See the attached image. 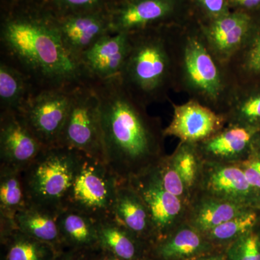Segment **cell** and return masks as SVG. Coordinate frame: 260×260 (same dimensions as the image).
<instances>
[{"label": "cell", "mask_w": 260, "mask_h": 260, "mask_svg": "<svg viewBox=\"0 0 260 260\" xmlns=\"http://www.w3.org/2000/svg\"><path fill=\"white\" fill-rule=\"evenodd\" d=\"M99 103L104 162L121 181L155 167L165 153L160 117L150 115L119 78L89 80Z\"/></svg>", "instance_id": "cell-1"}, {"label": "cell", "mask_w": 260, "mask_h": 260, "mask_svg": "<svg viewBox=\"0 0 260 260\" xmlns=\"http://www.w3.org/2000/svg\"><path fill=\"white\" fill-rule=\"evenodd\" d=\"M0 45L1 60L23 72L36 90L73 89L88 82L65 47L51 8L28 5L8 13Z\"/></svg>", "instance_id": "cell-2"}, {"label": "cell", "mask_w": 260, "mask_h": 260, "mask_svg": "<svg viewBox=\"0 0 260 260\" xmlns=\"http://www.w3.org/2000/svg\"><path fill=\"white\" fill-rule=\"evenodd\" d=\"M176 25L153 27L129 34V53L119 80L147 107L169 101V93L175 88Z\"/></svg>", "instance_id": "cell-3"}, {"label": "cell", "mask_w": 260, "mask_h": 260, "mask_svg": "<svg viewBox=\"0 0 260 260\" xmlns=\"http://www.w3.org/2000/svg\"><path fill=\"white\" fill-rule=\"evenodd\" d=\"M174 42V91L185 93L189 99L222 114L232 88L223 68L208 50L198 22L176 25Z\"/></svg>", "instance_id": "cell-4"}, {"label": "cell", "mask_w": 260, "mask_h": 260, "mask_svg": "<svg viewBox=\"0 0 260 260\" xmlns=\"http://www.w3.org/2000/svg\"><path fill=\"white\" fill-rule=\"evenodd\" d=\"M81 152L68 147H45L22 171L29 204L54 213L64 208L74 181Z\"/></svg>", "instance_id": "cell-5"}, {"label": "cell", "mask_w": 260, "mask_h": 260, "mask_svg": "<svg viewBox=\"0 0 260 260\" xmlns=\"http://www.w3.org/2000/svg\"><path fill=\"white\" fill-rule=\"evenodd\" d=\"M119 181L105 162L81 153L63 209L80 212L96 222L114 218Z\"/></svg>", "instance_id": "cell-6"}, {"label": "cell", "mask_w": 260, "mask_h": 260, "mask_svg": "<svg viewBox=\"0 0 260 260\" xmlns=\"http://www.w3.org/2000/svg\"><path fill=\"white\" fill-rule=\"evenodd\" d=\"M59 145L104 161L99 99L89 82L72 90Z\"/></svg>", "instance_id": "cell-7"}, {"label": "cell", "mask_w": 260, "mask_h": 260, "mask_svg": "<svg viewBox=\"0 0 260 260\" xmlns=\"http://www.w3.org/2000/svg\"><path fill=\"white\" fill-rule=\"evenodd\" d=\"M73 89L35 90L19 112L44 147L59 145Z\"/></svg>", "instance_id": "cell-8"}, {"label": "cell", "mask_w": 260, "mask_h": 260, "mask_svg": "<svg viewBox=\"0 0 260 260\" xmlns=\"http://www.w3.org/2000/svg\"><path fill=\"white\" fill-rule=\"evenodd\" d=\"M157 165L126 181L148 208L158 241L186 222L188 207L164 187Z\"/></svg>", "instance_id": "cell-9"}, {"label": "cell", "mask_w": 260, "mask_h": 260, "mask_svg": "<svg viewBox=\"0 0 260 260\" xmlns=\"http://www.w3.org/2000/svg\"><path fill=\"white\" fill-rule=\"evenodd\" d=\"M181 0H119L109 2L107 13L111 32H130L153 28L173 25L180 13Z\"/></svg>", "instance_id": "cell-10"}, {"label": "cell", "mask_w": 260, "mask_h": 260, "mask_svg": "<svg viewBox=\"0 0 260 260\" xmlns=\"http://www.w3.org/2000/svg\"><path fill=\"white\" fill-rule=\"evenodd\" d=\"M197 193L248 208L258 209L260 206L259 193L249 184L238 164L203 162Z\"/></svg>", "instance_id": "cell-11"}, {"label": "cell", "mask_w": 260, "mask_h": 260, "mask_svg": "<svg viewBox=\"0 0 260 260\" xmlns=\"http://www.w3.org/2000/svg\"><path fill=\"white\" fill-rule=\"evenodd\" d=\"M253 20L251 13L234 10L205 23L198 22L208 50L222 68L245 42Z\"/></svg>", "instance_id": "cell-12"}, {"label": "cell", "mask_w": 260, "mask_h": 260, "mask_svg": "<svg viewBox=\"0 0 260 260\" xmlns=\"http://www.w3.org/2000/svg\"><path fill=\"white\" fill-rule=\"evenodd\" d=\"M173 107L170 124L164 128L167 137H175L183 143H201L223 129L226 120L219 114L194 99L177 105L169 99Z\"/></svg>", "instance_id": "cell-13"}, {"label": "cell", "mask_w": 260, "mask_h": 260, "mask_svg": "<svg viewBox=\"0 0 260 260\" xmlns=\"http://www.w3.org/2000/svg\"><path fill=\"white\" fill-rule=\"evenodd\" d=\"M45 147L19 112H0V165L23 171Z\"/></svg>", "instance_id": "cell-14"}, {"label": "cell", "mask_w": 260, "mask_h": 260, "mask_svg": "<svg viewBox=\"0 0 260 260\" xmlns=\"http://www.w3.org/2000/svg\"><path fill=\"white\" fill-rule=\"evenodd\" d=\"M129 49V34L116 32L101 38L80 57L87 79L102 81L119 78Z\"/></svg>", "instance_id": "cell-15"}, {"label": "cell", "mask_w": 260, "mask_h": 260, "mask_svg": "<svg viewBox=\"0 0 260 260\" xmlns=\"http://www.w3.org/2000/svg\"><path fill=\"white\" fill-rule=\"evenodd\" d=\"M55 15L65 47L80 64V57L89 48L112 34L107 11Z\"/></svg>", "instance_id": "cell-16"}, {"label": "cell", "mask_w": 260, "mask_h": 260, "mask_svg": "<svg viewBox=\"0 0 260 260\" xmlns=\"http://www.w3.org/2000/svg\"><path fill=\"white\" fill-rule=\"evenodd\" d=\"M256 128L229 124L208 139L197 143L204 161L238 164L251 153Z\"/></svg>", "instance_id": "cell-17"}, {"label": "cell", "mask_w": 260, "mask_h": 260, "mask_svg": "<svg viewBox=\"0 0 260 260\" xmlns=\"http://www.w3.org/2000/svg\"><path fill=\"white\" fill-rule=\"evenodd\" d=\"M218 251L224 250L213 245L203 233L184 222L157 241L150 248L149 256L154 260H194Z\"/></svg>", "instance_id": "cell-18"}, {"label": "cell", "mask_w": 260, "mask_h": 260, "mask_svg": "<svg viewBox=\"0 0 260 260\" xmlns=\"http://www.w3.org/2000/svg\"><path fill=\"white\" fill-rule=\"evenodd\" d=\"M113 215L118 223L149 245L158 240L148 208L126 181H119Z\"/></svg>", "instance_id": "cell-19"}, {"label": "cell", "mask_w": 260, "mask_h": 260, "mask_svg": "<svg viewBox=\"0 0 260 260\" xmlns=\"http://www.w3.org/2000/svg\"><path fill=\"white\" fill-rule=\"evenodd\" d=\"M253 17L245 42L223 68L232 88L260 85V17Z\"/></svg>", "instance_id": "cell-20"}, {"label": "cell", "mask_w": 260, "mask_h": 260, "mask_svg": "<svg viewBox=\"0 0 260 260\" xmlns=\"http://www.w3.org/2000/svg\"><path fill=\"white\" fill-rule=\"evenodd\" d=\"M28 205L22 171L0 165V240L17 229L15 215Z\"/></svg>", "instance_id": "cell-21"}, {"label": "cell", "mask_w": 260, "mask_h": 260, "mask_svg": "<svg viewBox=\"0 0 260 260\" xmlns=\"http://www.w3.org/2000/svg\"><path fill=\"white\" fill-rule=\"evenodd\" d=\"M249 209L251 208L197 193L188 208L186 222L205 234Z\"/></svg>", "instance_id": "cell-22"}, {"label": "cell", "mask_w": 260, "mask_h": 260, "mask_svg": "<svg viewBox=\"0 0 260 260\" xmlns=\"http://www.w3.org/2000/svg\"><path fill=\"white\" fill-rule=\"evenodd\" d=\"M99 248L121 260H143L151 246L132 234L114 219L97 222Z\"/></svg>", "instance_id": "cell-23"}, {"label": "cell", "mask_w": 260, "mask_h": 260, "mask_svg": "<svg viewBox=\"0 0 260 260\" xmlns=\"http://www.w3.org/2000/svg\"><path fill=\"white\" fill-rule=\"evenodd\" d=\"M57 224L64 249L88 251L99 249L97 222L88 215L63 209L58 213Z\"/></svg>", "instance_id": "cell-24"}, {"label": "cell", "mask_w": 260, "mask_h": 260, "mask_svg": "<svg viewBox=\"0 0 260 260\" xmlns=\"http://www.w3.org/2000/svg\"><path fill=\"white\" fill-rule=\"evenodd\" d=\"M58 213L29 204L15 215V225L20 232L60 251L64 248L58 228Z\"/></svg>", "instance_id": "cell-25"}, {"label": "cell", "mask_w": 260, "mask_h": 260, "mask_svg": "<svg viewBox=\"0 0 260 260\" xmlns=\"http://www.w3.org/2000/svg\"><path fill=\"white\" fill-rule=\"evenodd\" d=\"M222 115L227 125L260 129V85L233 87Z\"/></svg>", "instance_id": "cell-26"}, {"label": "cell", "mask_w": 260, "mask_h": 260, "mask_svg": "<svg viewBox=\"0 0 260 260\" xmlns=\"http://www.w3.org/2000/svg\"><path fill=\"white\" fill-rule=\"evenodd\" d=\"M35 90L23 72L5 61H0V112H20Z\"/></svg>", "instance_id": "cell-27"}, {"label": "cell", "mask_w": 260, "mask_h": 260, "mask_svg": "<svg viewBox=\"0 0 260 260\" xmlns=\"http://www.w3.org/2000/svg\"><path fill=\"white\" fill-rule=\"evenodd\" d=\"M0 241L4 251L2 260H53L59 252L52 246L18 229Z\"/></svg>", "instance_id": "cell-28"}, {"label": "cell", "mask_w": 260, "mask_h": 260, "mask_svg": "<svg viewBox=\"0 0 260 260\" xmlns=\"http://www.w3.org/2000/svg\"><path fill=\"white\" fill-rule=\"evenodd\" d=\"M169 157L192 199L199 186L204 162L196 144L179 142L174 153Z\"/></svg>", "instance_id": "cell-29"}, {"label": "cell", "mask_w": 260, "mask_h": 260, "mask_svg": "<svg viewBox=\"0 0 260 260\" xmlns=\"http://www.w3.org/2000/svg\"><path fill=\"white\" fill-rule=\"evenodd\" d=\"M259 224V211L256 208H251L220 224L204 234L213 245L218 249L225 250L229 244L255 229Z\"/></svg>", "instance_id": "cell-30"}, {"label": "cell", "mask_w": 260, "mask_h": 260, "mask_svg": "<svg viewBox=\"0 0 260 260\" xmlns=\"http://www.w3.org/2000/svg\"><path fill=\"white\" fill-rule=\"evenodd\" d=\"M257 226L225 248L224 251L226 259L260 260V234L256 229Z\"/></svg>", "instance_id": "cell-31"}, {"label": "cell", "mask_w": 260, "mask_h": 260, "mask_svg": "<svg viewBox=\"0 0 260 260\" xmlns=\"http://www.w3.org/2000/svg\"><path fill=\"white\" fill-rule=\"evenodd\" d=\"M157 167L166 189L177 197L189 208L191 200L190 194L186 189L180 176L173 167L169 155H166L159 161Z\"/></svg>", "instance_id": "cell-32"}, {"label": "cell", "mask_w": 260, "mask_h": 260, "mask_svg": "<svg viewBox=\"0 0 260 260\" xmlns=\"http://www.w3.org/2000/svg\"><path fill=\"white\" fill-rule=\"evenodd\" d=\"M53 11L57 15L107 11L108 0H51Z\"/></svg>", "instance_id": "cell-33"}, {"label": "cell", "mask_w": 260, "mask_h": 260, "mask_svg": "<svg viewBox=\"0 0 260 260\" xmlns=\"http://www.w3.org/2000/svg\"><path fill=\"white\" fill-rule=\"evenodd\" d=\"M249 184L260 194V153L252 149L247 158L238 162Z\"/></svg>", "instance_id": "cell-34"}, {"label": "cell", "mask_w": 260, "mask_h": 260, "mask_svg": "<svg viewBox=\"0 0 260 260\" xmlns=\"http://www.w3.org/2000/svg\"><path fill=\"white\" fill-rule=\"evenodd\" d=\"M204 15L200 23H205L231 11L227 0H193Z\"/></svg>", "instance_id": "cell-35"}, {"label": "cell", "mask_w": 260, "mask_h": 260, "mask_svg": "<svg viewBox=\"0 0 260 260\" xmlns=\"http://www.w3.org/2000/svg\"><path fill=\"white\" fill-rule=\"evenodd\" d=\"M229 8L234 11H242L253 14L260 11V0H227Z\"/></svg>", "instance_id": "cell-36"}, {"label": "cell", "mask_w": 260, "mask_h": 260, "mask_svg": "<svg viewBox=\"0 0 260 260\" xmlns=\"http://www.w3.org/2000/svg\"><path fill=\"white\" fill-rule=\"evenodd\" d=\"M92 253L93 251L65 248L63 250L59 251L53 260H91Z\"/></svg>", "instance_id": "cell-37"}, {"label": "cell", "mask_w": 260, "mask_h": 260, "mask_svg": "<svg viewBox=\"0 0 260 260\" xmlns=\"http://www.w3.org/2000/svg\"><path fill=\"white\" fill-rule=\"evenodd\" d=\"M91 260H121L116 256L113 255L112 254L109 253V251L103 250V249H99L93 251L92 253Z\"/></svg>", "instance_id": "cell-38"}, {"label": "cell", "mask_w": 260, "mask_h": 260, "mask_svg": "<svg viewBox=\"0 0 260 260\" xmlns=\"http://www.w3.org/2000/svg\"><path fill=\"white\" fill-rule=\"evenodd\" d=\"M194 260H226V256H225V251H218L213 254Z\"/></svg>", "instance_id": "cell-39"}, {"label": "cell", "mask_w": 260, "mask_h": 260, "mask_svg": "<svg viewBox=\"0 0 260 260\" xmlns=\"http://www.w3.org/2000/svg\"><path fill=\"white\" fill-rule=\"evenodd\" d=\"M253 149L260 153V129L254 137V143H253Z\"/></svg>", "instance_id": "cell-40"}, {"label": "cell", "mask_w": 260, "mask_h": 260, "mask_svg": "<svg viewBox=\"0 0 260 260\" xmlns=\"http://www.w3.org/2000/svg\"><path fill=\"white\" fill-rule=\"evenodd\" d=\"M10 1H11L12 3H13L15 4V3H21V2L28 1V0H10Z\"/></svg>", "instance_id": "cell-41"}, {"label": "cell", "mask_w": 260, "mask_h": 260, "mask_svg": "<svg viewBox=\"0 0 260 260\" xmlns=\"http://www.w3.org/2000/svg\"><path fill=\"white\" fill-rule=\"evenodd\" d=\"M143 260H154V259H152L151 257H150V256H148V257L145 258V259H144Z\"/></svg>", "instance_id": "cell-42"}, {"label": "cell", "mask_w": 260, "mask_h": 260, "mask_svg": "<svg viewBox=\"0 0 260 260\" xmlns=\"http://www.w3.org/2000/svg\"><path fill=\"white\" fill-rule=\"evenodd\" d=\"M258 211H259V225H260V206L259 207V208H258Z\"/></svg>", "instance_id": "cell-43"}]
</instances>
